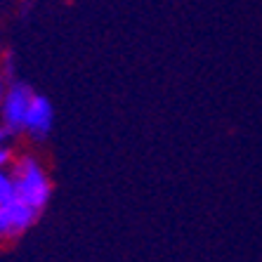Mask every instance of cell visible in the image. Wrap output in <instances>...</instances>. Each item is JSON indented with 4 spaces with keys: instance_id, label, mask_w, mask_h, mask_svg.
Segmentation results:
<instances>
[{
    "instance_id": "obj_1",
    "label": "cell",
    "mask_w": 262,
    "mask_h": 262,
    "mask_svg": "<svg viewBox=\"0 0 262 262\" xmlns=\"http://www.w3.org/2000/svg\"><path fill=\"white\" fill-rule=\"evenodd\" d=\"M10 172H12L14 194L19 201H24L38 213H45V208L52 201L55 184H52V177H50L45 163L40 161V156L31 151L19 154L10 163Z\"/></svg>"
},
{
    "instance_id": "obj_3",
    "label": "cell",
    "mask_w": 262,
    "mask_h": 262,
    "mask_svg": "<svg viewBox=\"0 0 262 262\" xmlns=\"http://www.w3.org/2000/svg\"><path fill=\"white\" fill-rule=\"evenodd\" d=\"M40 217L43 213L19 201L17 194L0 196V241H17L29 229H33Z\"/></svg>"
},
{
    "instance_id": "obj_5",
    "label": "cell",
    "mask_w": 262,
    "mask_h": 262,
    "mask_svg": "<svg viewBox=\"0 0 262 262\" xmlns=\"http://www.w3.org/2000/svg\"><path fill=\"white\" fill-rule=\"evenodd\" d=\"M12 140H14V135L0 125V168H7V165L12 163V159H14Z\"/></svg>"
},
{
    "instance_id": "obj_4",
    "label": "cell",
    "mask_w": 262,
    "mask_h": 262,
    "mask_svg": "<svg viewBox=\"0 0 262 262\" xmlns=\"http://www.w3.org/2000/svg\"><path fill=\"white\" fill-rule=\"evenodd\" d=\"M52 128H55V104L50 102V97H45L43 92H36L21 135L33 144H40L52 135Z\"/></svg>"
},
{
    "instance_id": "obj_2",
    "label": "cell",
    "mask_w": 262,
    "mask_h": 262,
    "mask_svg": "<svg viewBox=\"0 0 262 262\" xmlns=\"http://www.w3.org/2000/svg\"><path fill=\"white\" fill-rule=\"evenodd\" d=\"M33 95H36V90L24 80L12 78L7 83V90L3 95V102H0V125L10 130L14 137L24 133V123L29 116Z\"/></svg>"
},
{
    "instance_id": "obj_6",
    "label": "cell",
    "mask_w": 262,
    "mask_h": 262,
    "mask_svg": "<svg viewBox=\"0 0 262 262\" xmlns=\"http://www.w3.org/2000/svg\"><path fill=\"white\" fill-rule=\"evenodd\" d=\"M7 83H10V78H7V73L3 71V64H0V102H3V95L7 90Z\"/></svg>"
}]
</instances>
